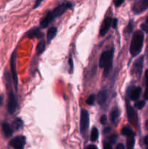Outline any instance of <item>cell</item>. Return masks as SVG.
I'll list each match as a JSON object with an SVG mask.
<instances>
[{
    "label": "cell",
    "instance_id": "cell-1",
    "mask_svg": "<svg viewBox=\"0 0 148 149\" xmlns=\"http://www.w3.org/2000/svg\"><path fill=\"white\" fill-rule=\"evenodd\" d=\"M145 35L142 31H137L134 33L132 37L130 45V53L133 57L139 55L143 47Z\"/></svg>",
    "mask_w": 148,
    "mask_h": 149
},
{
    "label": "cell",
    "instance_id": "cell-2",
    "mask_svg": "<svg viewBox=\"0 0 148 149\" xmlns=\"http://www.w3.org/2000/svg\"><path fill=\"white\" fill-rule=\"evenodd\" d=\"M114 53V49H111L110 50H106L102 53L100 58L99 65L100 68H104L103 75L104 77H107L111 70L113 65V58Z\"/></svg>",
    "mask_w": 148,
    "mask_h": 149
},
{
    "label": "cell",
    "instance_id": "cell-3",
    "mask_svg": "<svg viewBox=\"0 0 148 149\" xmlns=\"http://www.w3.org/2000/svg\"><path fill=\"white\" fill-rule=\"evenodd\" d=\"M16 57H17V52L15 50L11 55V59H10V68H11L12 73V79L13 84L17 90V86H18V78H17V67H16Z\"/></svg>",
    "mask_w": 148,
    "mask_h": 149
},
{
    "label": "cell",
    "instance_id": "cell-4",
    "mask_svg": "<svg viewBox=\"0 0 148 149\" xmlns=\"http://www.w3.org/2000/svg\"><path fill=\"white\" fill-rule=\"evenodd\" d=\"M89 126V115L86 110L82 109L81 111V119H80V131L82 135L86 132Z\"/></svg>",
    "mask_w": 148,
    "mask_h": 149
},
{
    "label": "cell",
    "instance_id": "cell-5",
    "mask_svg": "<svg viewBox=\"0 0 148 149\" xmlns=\"http://www.w3.org/2000/svg\"><path fill=\"white\" fill-rule=\"evenodd\" d=\"M143 65H144V56L139 57V58L135 61L133 63V65L132 66L131 74L133 76L136 77H139L142 75V69H143Z\"/></svg>",
    "mask_w": 148,
    "mask_h": 149
},
{
    "label": "cell",
    "instance_id": "cell-6",
    "mask_svg": "<svg viewBox=\"0 0 148 149\" xmlns=\"http://www.w3.org/2000/svg\"><path fill=\"white\" fill-rule=\"evenodd\" d=\"M73 7V4H71L69 1H67V2L62 3L60 5L57 6L56 8L54 9L52 11V15H53L54 17H57L61 16L62 15H63L64 13L66 12V10H69V9H71Z\"/></svg>",
    "mask_w": 148,
    "mask_h": 149
},
{
    "label": "cell",
    "instance_id": "cell-7",
    "mask_svg": "<svg viewBox=\"0 0 148 149\" xmlns=\"http://www.w3.org/2000/svg\"><path fill=\"white\" fill-rule=\"evenodd\" d=\"M17 103L16 97L12 90H9L8 93V103H7V110L10 114H13L17 109Z\"/></svg>",
    "mask_w": 148,
    "mask_h": 149
},
{
    "label": "cell",
    "instance_id": "cell-8",
    "mask_svg": "<svg viewBox=\"0 0 148 149\" xmlns=\"http://www.w3.org/2000/svg\"><path fill=\"white\" fill-rule=\"evenodd\" d=\"M147 9L148 0H138L132 7V10L135 14H140Z\"/></svg>",
    "mask_w": 148,
    "mask_h": 149
},
{
    "label": "cell",
    "instance_id": "cell-9",
    "mask_svg": "<svg viewBox=\"0 0 148 149\" xmlns=\"http://www.w3.org/2000/svg\"><path fill=\"white\" fill-rule=\"evenodd\" d=\"M26 143L25 136H17L12 139L10 142V146L15 149H24Z\"/></svg>",
    "mask_w": 148,
    "mask_h": 149
},
{
    "label": "cell",
    "instance_id": "cell-10",
    "mask_svg": "<svg viewBox=\"0 0 148 149\" xmlns=\"http://www.w3.org/2000/svg\"><path fill=\"white\" fill-rule=\"evenodd\" d=\"M112 21H113V19L110 17H107L103 20V23L102 24L101 28H100V36H104L108 32V31L110 30V26H112Z\"/></svg>",
    "mask_w": 148,
    "mask_h": 149
},
{
    "label": "cell",
    "instance_id": "cell-11",
    "mask_svg": "<svg viewBox=\"0 0 148 149\" xmlns=\"http://www.w3.org/2000/svg\"><path fill=\"white\" fill-rule=\"evenodd\" d=\"M54 19H55V17H54L53 15H52V11H49L46 13V15L44 16V17L42 19L41 21V27L43 28V29L48 27V26L50 24V23L54 20Z\"/></svg>",
    "mask_w": 148,
    "mask_h": 149
},
{
    "label": "cell",
    "instance_id": "cell-12",
    "mask_svg": "<svg viewBox=\"0 0 148 149\" xmlns=\"http://www.w3.org/2000/svg\"><path fill=\"white\" fill-rule=\"evenodd\" d=\"M107 98V91L106 90H102L100 91L97 94V100L99 105H102L105 103Z\"/></svg>",
    "mask_w": 148,
    "mask_h": 149
},
{
    "label": "cell",
    "instance_id": "cell-13",
    "mask_svg": "<svg viewBox=\"0 0 148 149\" xmlns=\"http://www.w3.org/2000/svg\"><path fill=\"white\" fill-rule=\"evenodd\" d=\"M1 129H2L3 133H4V135L7 138H9V137L12 135L13 130L7 122H2V124H1Z\"/></svg>",
    "mask_w": 148,
    "mask_h": 149
},
{
    "label": "cell",
    "instance_id": "cell-14",
    "mask_svg": "<svg viewBox=\"0 0 148 149\" xmlns=\"http://www.w3.org/2000/svg\"><path fill=\"white\" fill-rule=\"evenodd\" d=\"M43 36V33L41 31L39 28H34L31 30L29 31L27 33V36L29 39H33V38H41Z\"/></svg>",
    "mask_w": 148,
    "mask_h": 149
},
{
    "label": "cell",
    "instance_id": "cell-15",
    "mask_svg": "<svg viewBox=\"0 0 148 149\" xmlns=\"http://www.w3.org/2000/svg\"><path fill=\"white\" fill-rule=\"evenodd\" d=\"M141 92H142V88L139 87H134L132 89L130 93V97L132 100H136L139 99V96L141 95Z\"/></svg>",
    "mask_w": 148,
    "mask_h": 149
},
{
    "label": "cell",
    "instance_id": "cell-16",
    "mask_svg": "<svg viewBox=\"0 0 148 149\" xmlns=\"http://www.w3.org/2000/svg\"><path fill=\"white\" fill-rule=\"evenodd\" d=\"M57 33V29L56 27H51L50 29H49L47 31V34H46L48 42H50L55 37Z\"/></svg>",
    "mask_w": 148,
    "mask_h": 149
},
{
    "label": "cell",
    "instance_id": "cell-17",
    "mask_svg": "<svg viewBox=\"0 0 148 149\" xmlns=\"http://www.w3.org/2000/svg\"><path fill=\"white\" fill-rule=\"evenodd\" d=\"M121 133L123 134L124 136L128 137V138H131V137L135 136V133L130 127H124L123 129L121 130Z\"/></svg>",
    "mask_w": 148,
    "mask_h": 149
},
{
    "label": "cell",
    "instance_id": "cell-18",
    "mask_svg": "<svg viewBox=\"0 0 148 149\" xmlns=\"http://www.w3.org/2000/svg\"><path fill=\"white\" fill-rule=\"evenodd\" d=\"M126 112H127L128 119L129 120H133L135 116V111L133 110V107L129 103L126 104Z\"/></svg>",
    "mask_w": 148,
    "mask_h": 149
},
{
    "label": "cell",
    "instance_id": "cell-19",
    "mask_svg": "<svg viewBox=\"0 0 148 149\" xmlns=\"http://www.w3.org/2000/svg\"><path fill=\"white\" fill-rule=\"evenodd\" d=\"M45 48H46V43H45L44 40H41L40 42L38 43L37 47H36V52L39 55L41 54L42 52L44 51Z\"/></svg>",
    "mask_w": 148,
    "mask_h": 149
},
{
    "label": "cell",
    "instance_id": "cell-20",
    "mask_svg": "<svg viewBox=\"0 0 148 149\" xmlns=\"http://www.w3.org/2000/svg\"><path fill=\"white\" fill-rule=\"evenodd\" d=\"M119 115H120V111L118 109H113V111H112L111 114H110V118H111V121L113 124L117 122V119H118Z\"/></svg>",
    "mask_w": 148,
    "mask_h": 149
},
{
    "label": "cell",
    "instance_id": "cell-21",
    "mask_svg": "<svg viewBox=\"0 0 148 149\" xmlns=\"http://www.w3.org/2000/svg\"><path fill=\"white\" fill-rule=\"evenodd\" d=\"M12 125H13V127H14L15 129L18 130L21 129L22 127H23V120H22L20 118H17V119H15L14 120Z\"/></svg>",
    "mask_w": 148,
    "mask_h": 149
},
{
    "label": "cell",
    "instance_id": "cell-22",
    "mask_svg": "<svg viewBox=\"0 0 148 149\" xmlns=\"http://www.w3.org/2000/svg\"><path fill=\"white\" fill-rule=\"evenodd\" d=\"M99 137V131L96 127H93L91 132V141L92 142H95L97 141Z\"/></svg>",
    "mask_w": 148,
    "mask_h": 149
},
{
    "label": "cell",
    "instance_id": "cell-23",
    "mask_svg": "<svg viewBox=\"0 0 148 149\" xmlns=\"http://www.w3.org/2000/svg\"><path fill=\"white\" fill-rule=\"evenodd\" d=\"M135 144L134 137L131 138H128L127 141H126V148L127 149H133Z\"/></svg>",
    "mask_w": 148,
    "mask_h": 149
},
{
    "label": "cell",
    "instance_id": "cell-24",
    "mask_svg": "<svg viewBox=\"0 0 148 149\" xmlns=\"http://www.w3.org/2000/svg\"><path fill=\"white\" fill-rule=\"evenodd\" d=\"M145 104H146V103H145V101H144V100H139V101L136 102L134 106L136 109H139V110H141V109H142L144 107H145Z\"/></svg>",
    "mask_w": 148,
    "mask_h": 149
},
{
    "label": "cell",
    "instance_id": "cell-25",
    "mask_svg": "<svg viewBox=\"0 0 148 149\" xmlns=\"http://www.w3.org/2000/svg\"><path fill=\"white\" fill-rule=\"evenodd\" d=\"M95 99H96V97L94 95H90L89 96V97L87 98L86 100V103L88 105H93L94 103V101H95Z\"/></svg>",
    "mask_w": 148,
    "mask_h": 149
},
{
    "label": "cell",
    "instance_id": "cell-26",
    "mask_svg": "<svg viewBox=\"0 0 148 149\" xmlns=\"http://www.w3.org/2000/svg\"><path fill=\"white\" fill-rule=\"evenodd\" d=\"M69 65H70V73L72 74V73L73 72L74 66H73V61L71 57L69 58Z\"/></svg>",
    "mask_w": 148,
    "mask_h": 149
},
{
    "label": "cell",
    "instance_id": "cell-27",
    "mask_svg": "<svg viewBox=\"0 0 148 149\" xmlns=\"http://www.w3.org/2000/svg\"><path fill=\"white\" fill-rule=\"evenodd\" d=\"M124 1L125 0H114L113 2H114V5L115 6V7H119L123 4Z\"/></svg>",
    "mask_w": 148,
    "mask_h": 149
},
{
    "label": "cell",
    "instance_id": "cell-28",
    "mask_svg": "<svg viewBox=\"0 0 148 149\" xmlns=\"http://www.w3.org/2000/svg\"><path fill=\"white\" fill-rule=\"evenodd\" d=\"M126 29V31H127L129 33H131L132 31H133V23H132V22H130Z\"/></svg>",
    "mask_w": 148,
    "mask_h": 149
},
{
    "label": "cell",
    "instance_id": "cell-29",
    "mask_svg": "<svg viewBox=\"0 0 148 149\" xmlns=\"http://www.w3.org/2000/svg\"><path fill=\"white\" fill-rule=\"evenodd\" d=\"M107 118L106 116V115H102L100 118V122H101L102 125H105L107 123Z\"/></svg>",
    "mask_w": 148,
    "mask_h": 149
},
{
    "label": "cell",
    "instance_id": "cell-30",
    "mask_svg": "<svg viewBox=\"0 0 148 149\" xmlns=\"http://www.w3.org/2000/svg\"><path fill=\"white\" fill-rule=\"evenodd\" d=\"M116 138H117V135H111V136L110 137V139H109L110 143H115V141H116Z\"/></svg>",
    "mask_w": 148,
    "mask_h": 149
},
{
    "label": "cell",
    "instance_id": "cell-31",
    "mask_svg": "<svg viewBox=\"0 0 148 149\" xmlns=\"http://www.w3.org/2000/svg\"><path fill=\"white\" fill-rule=\"evenodd\" d=\"M141 28H142V30L144 31H145L146 33H148V26L146 24H142L141 25Z\"/></svg>",
    "mask_w": 148,
    "mask_h": 149
},
{
    "label": "cell",
    "instance_id": "cell-32",
    "mask_svg": "<svg viewBox=\"0 0 148 149\" xmlns=\"http://www.w3.org/2000/svg\"><path fill=\"white\" fill-rule=\"evenodd\" d=\"M43 1V0H36V3H35V5L33 7V9H36L41 4V2Z\"/></svg>",
    "mask_w": 148,
    "mask_h": 149
},
{
    "label": "cell",
    "instance_id": "cell-33",
    "mask_svg": "<svg viewBox=\"0 0 148 149\" xmlns=\"http://www.w3.org/2000/svg\"><path fill=\"white\" fill-rule=\"evenodd\" d=\"M117 23H118V19L115 18L113 19V21H112V26H113L114 29H115L117 27Z\"/></svg>",
    "mask_w": 148,
    "mask_h": 149
},
{
    "label": "cell",
    "instance_id": "cell-34",
    "mask_svg": "<svg viewBox=\"0 0 148 149\" xmlns=\"http://www.w3.org/2000/svg\"><path fill=\"white\" fill-rule=\"evenodd\" d=\"M104 149H113V148H112L111 145H110V143H105L104 145Z\"/></svg>",
    "mask_w": 148,
    "mask_h": 149
},
{
    "label": "cell",
    "instance_id": "cell-35",
    "mask_svg": "<svg viewBox=\"0 0 148 149\" xmlns=\"http://www.w3.org/2000/svg\"><path fill=\"white\" fill-rule=\"evenodd\" d=\"M115 149H125V146L122 143H119L118 145H117V146H116Z\"/></svg>",
    "mask_w": 148,
    "mask_h": 149
},
{
    "label": "cell",
    "instance_id": "cell-36",
    "mask_svg": "<svg viewBox=\"0 0 148 149\" xmlns=\"http://www.w3.org/2000/svg\"><path fill=\"white\" fill-rule=\"evenodd\" d=\"M86 149H98V148H97V146L89 145V146H88L86 147Z\"/></svg>",
    "mask_w": 148,
    "mask_h": 149
},
{
    "label": "cell",
    "instance_id": "cell-37",
    "mask_svg": "<svg viewBox=\"0 0 148 149\" xmlns=\"http://www.w3.org/2000/svg\"><path fill=\"white\" fill-rule=\"evenodd\" d=\"M144 97H145V100H148V87H147L146 90H145V95H144Z\"/></svg>",
    "mask_w": 148,
    "mask_h": 149
},
{
    "label": "cell",
    "instance_id": "cell-38",
    "mask_svg": "<svg viewBox=\"0 0 148 149\" xmlns=\"http://www.w3.org/2000/svg\"><path fill=\"white\" fill-rule=\"evenodd\" d=\"M145 80H146L147 86L148 87V69L147 70L146 72H145Z\"/></svg>",
    "mask_w": 148,
    "mask_h": 149
},
{
    "label": "cell",
    "instance_id": "cell-39",
    "mask_svg": "<svg viewBox=\"0 0 148 149\" xmlns=\"http://www.w3.org/2000/svg\"><path fill=\"white\" fill-rule=\"evenodd\" d=\"M144 143H145V145H147L148 146V135H146L144 138Z\"/></svg>",
    "mask_w": 148,
    "mask_h": 149
},
{
    "label": "cell",
    "instance_id": "cell-40",
    "mask_svg": "<svg viewBox=\"0 0 148 149\" xmlns=\"http://www.w3.org/2000/svg\"><path fill=\"white\" fill-rule=\"evenodd\" d=\"M3 101H4V95H0V106L2 105Z\"/></svg>",
    "mask_w": 148,
    "mask_h": 149
},
{
    "label": "cell",
    "instance_id": "cell-41",
    "mask_svg": "<svg viewBox=\"0 0 148 149\" xmlns=\"http://www.w3.org/2000/svg\"><path fill=\"white\" fill-rule=\"evenodd\" d=\"M145 127H146L147 130L148 131V119L146 121V123H145Z\"/></svg>",
    "mask_w": 148,
    "mask_h": 149
},
{
    "label": "cell",
    "instance_id": "cell-42",
    "mask_svg": "<svg viewBox=\"0 0 148 149\" xmlns=\"http://www.w3.org/2000/svg\"><path fill=\"white\" fill-rule=\"evenodd\" d=\"M145 24L147 25L148 26V15H147V17L146 20H145Z\"/></svg>",
    "mask_w": 148,
    "mask_h": 149
},
{
    "label": "cell",
    "instance_id": "cell-43",
    "mask_svg": "<svg viewBox=\"0 0 148 149\" xmlns=\"http://www.w3.org/2000/svg\"><path fill=\"white\" fill-rule=\"evenodd\" d=\"M147 55H148V45H147Z\"/></svg>",
    "mask_w": 148,
    "mask_h": 149
},
{
    "label": "cell",
    "instance_id": "cell-44",
    "mask_svg": "<svg viewBox=\"0 0 148 149\" xmlns=\"http://www.w3.org/2000/svg\"><path fill=\"white\" fill-rule=\"evenodd\" d=\"M146 149H148V148H146Z\"/></svg>",
    "mask_w": 148,
    "mask_h": 149
}]
</instances>
